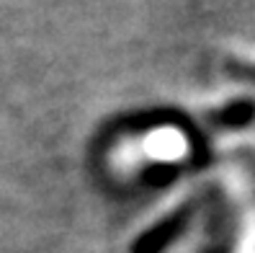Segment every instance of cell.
I'll return each instance as SVG.
<instances>
[{"instance_id": "cell-1", "label": "cell", "mask_w": 255, "mask_h": 253, "mask_svg": "<svg viewBox=\"0 0 255 253\" xmlns=\"http://www.w3.org/2000/svg\"><path fill=\"white\" fill-rule=\"evenodd\" d=\"M193 210H196V207L188 202L186 207H178L175 212H170L168 217L155 222L152 228L144 230L137 241L131 243V253H162V251H168L170 243L178 235H183L186 228L191 225Z\"/></svg>"}, {"instance_id": "cell-2", "label": "cell", "mask_w": 255, "mask_h": 253, "mask_svg": "<svg viewBox=\"0 0 255 253\" xmlns=\"http://www.w3.org/2000/svg\"><path fill=\"white\" fill-rule=\"evenodd\" d=\"M253 122H255V101L250 98L232 101L212 114V124L224 127V129H243V127H250Z\"/></svg>"}, {"instance_id": "cell-3", "label": "cell", "mask_w": 255, "mask_h": 253, "mask_svg": "<svg viewBox=\"0 0 255 253\" xmlns=\"http://www.w3.org/2000/svg\"><path fill=\"white\" fill-rule=\"evenodd\" d=\"M227 72L235 80H248L255 85V65L253 62H237V59H230L227 62Z\"/></svg>"}]
</instances>
